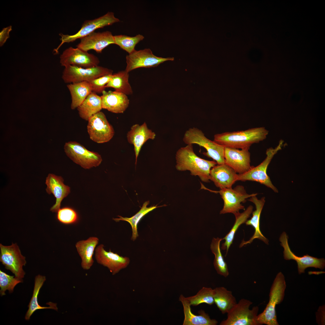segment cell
Here are the masks:
<instances>
[{
  "mask_svg": "<svg viewBox=\"0 0 325 325\" xmlns=\"http://www.w3.org/2000/svg\"><path fill=\"white\" fill-rule=\"evenodd\" d=\"M176 169L180 171H189L192 175L198 176L204 182H209L210 172L215 166V161L202 159L194 153L193 144H188L180 148L175 155Z\"/></svg>",
  "mask_w": 325,
  "mask_h": 325,
  "instance_id": "1",
  "label": "cell"
},
{
  "mask_svg": "<svg viewBox=\"0 0 325 325\" xmlns=\"http://www.w3.org/2000/svg\"><path fill=\"white\" fill-rule=\"evenodd\" d=\"M268 131L264 127L215 134L214 141L224 147L249 150L253 144L265 139Z\"/></svg>",
  "mask_w": 325,
  "mask_h": 325,
  "instance_id": "2",
  "label": "cell"
},
{
  "mask_svg": "<svg viewBox=\"0 0 325 325\" xmlns=\"http://www.w3.org/2000/svg\"><path fill=\"white\" fill-rule=\"evenodd\" d=\"M286 286L284 276L280 272L276 275L271 287L268 304L263 311L257 315V320L258 325H279L276 306L283 300Z\"/></svg>",
  "mask_w": 325,
  "mask_h": 325,
  "instance_id": "3",
  "label": "cell"
},
{
  "mask_svg": "<svg viewBox=\"0 0 325 325\" xmlns=\"http://www.w3.org/2000/svg\"><path fill=\"white\" fill-rule=\"evenodd\" d=\"M187 145L196 144L206 149L203 154L212 159L218 165L225 164L224 147L206 138L203 132L196 127L190 128L184 134L183 138Z\"/></svg>",
  "mask_w": 325,
  "mask_h": 325,
  "instance_id": "4",
  "label": "cell"
},
{
  "mask_svg": "<svg viewBox=\"0 0 325 325\" xmlns=\"http://www.w3.org/2000/svg\"><path fill=\"white\" fill-rule=\"evenodd\" d=\"M252 302L242 299L240 300L227 313V318L221 322L220 325H258L257 319L258 306H250Z\"/></svg>",
  "mask_w": 325,
  "mask_h": 325,
  "instance_id": "5",
  "label": "cell"
},
{
  "mask_svg": "<svg viewBox=\"0 0 325 325\" xmlns=\"http://www.w3.org/2000/svg\"><path fill=\"white\" fill-rule=\"evenodd\" d=\"M283 143V140H281L278 145L275 148L270 147L268 149L266 152V157L264 160L257 166H252L246 172L242 174H238L237 181H256L271 188L275 192L278 193L277 189L273 184L268 175L267 170L274 155L282 149Z\"/></svg>",
  "mask_w": 325,
  "mask_h": 325,
  "instance_id": "6",
  "label": "cell"
},
{
  "mask_svg": "<svg viewBox=\"0 0 325 325\" xmlns=\"http://www.w3.org/2000/svg\"><path fill=\"white\" fill-rule=\"evenodd\" d=\"M120 21L119 19L115 17L114 13L111 12H108L104 15L94 19L86 20L76 33L72 35L60 33L59 35L61 37L60 39L61 42L53 51L55 52V54H57L58 52L59 49L63 43L73 42L78 39H81L88 35L94 32L96 29L111 25Z\"/></svg>",
  "mask_w": 325,
  "mask_h": 325,
  "instance_id": "7",
  "label": "cell"
},
{
  "mask_svg": "<svg viewBox=\"0 0 325 325\" xmlns=\"http://www.w3.org/2000/svg\"><path fill=\"white\" fill-rule=\"evenodd\" d=\"M64 149L68 157L85 169L98 166L102 161L101 155L98 153L88 150L76 141L66 142Z\"/></svg>",
  "mask_w": 325,
  "mask_h": 325,
  "instance_id": "8",
  "label": "cell"
},
{
  "mask_svg": "<svg viewBox=\"0 0 325 325\" xmlns=\"http://www.w3.org/2000/svg\"><path fill=\"white\" fill-rule=\"evenodd\" d=\"M201 188L220 195L224 201L223 208L220 212L221 214L227 213L234 214L239 212L241 209L245 210L244 206L241 203H245L247 198L257 194V193L248 194L242 185H237L234 188H225L217 191L209 190L202 186Z\"/></svg>",
  "mask_w": 325,
  "mask_h": 325,
  "instance_id": "9",
  "label": "cell"
},
{
  "mask_svg": "<svg viewBox=\"0 0 325 325\" xmlns=\"http://www.w3.org/2000/svg\"><path fill=\"white\" fill-rule=\"evenodd\" d=\"M0 248V261L6 269L14 274L15 277L23 280L25 274L23 267L25 265L26 261L19 246L16 243H12L9 246H5L1 243Z\"/></svg>",
  "mask_w": 325,
  "mask_h": 325,
  "instance_id": "10",
  "label": "cell"
},
{
  "mask_svg": "<svg viewBox=\"0 0 325 325\" xmlns=\"http://www.w3.org/2000/svg\"><path fill=\"white\" fill-rule=\"evenodd\" d=\"M62 78L66 83L89 82L104 76L113 74L112 70L100 66L83 68L69 65L65 67Z\"/></svg>",
  "mask_w": 325,
  "mask_h": 325,
  "instance_id": "11",
  "label": "cell"
},
{
  "mask_svg": "<svg viewBox=\"0 0 325 325\" xmlns=\"http://www.w3.org/2000/svg\"><path fill=\"white\" fill-rule=\"evenodd\" d=\"M87 126L90 139L98 143L109 141L113 137L115 132L104 113L99 112L92 116L88 121Z\"/></svg>",
  "mask_w": 325,
  "mask_h": 325,
  "instance_id": "12",
  "label": "cell"
},
{
  "mask_svg": "<svg viewBox=\"0 0 325 325\" xmlns=\"http://www.w3.org/2000/svg\"><path fill=\"white\" fill-rule=\"evenodd\" d=\"M127 65L125 71L129 73L136 69L157 67L168 60L173 61L174 57L163 58L154 55L149 48L135 50L126 57Z\"/></svg>",
  "mask_w": 325,
  "mask_h": 325,
  "instance_id": "13",
  "label": "cell"
},
{
  "mask_svg": "<svg viewBox=\"0 0 325 325\" xmlns=\"http://www.w3.org/2000/svg\"><path fill=\"white\" fill-rule=\"evenodd\" d=\"M60 58L61 65L65 67L70 65L89 68L98 66L100 62L98 58L93 54L72 47L65 50Z\"/></svg>",
  "mask_w": 325,
  "mask_h": 325,
  "instance_id": "14",
  "label": "cell"
},
{
  "mask_svg": "<svg viewBox=\"0 0 325 325\" xmlns=\"http://www.w3.org/2000/svg\"><path fill=\"white\" fill-rule=\"evenodd\" d=\"M288 236L285 232L282 233L279 238L280 245L283 248V256L286 260L292 259L297 262L299 274L304 273L308 267H314L323 269L325 266L323 258H318L306 254L302 257L296 255L291 250L288 243Z\"/></svg>",
  "mask_w": 325,
  "mask_h": 325,
  "instance_id": "15",
  "label": "cell"
},
{
  "mask_svg": "<svg viewBox=\"0 0 325 325\" xmlns=\"http://www.w3.org/2000/svg\"><path fill=\"white\" fill-rule=\"evenodd\" d=\"M95 257L99 264L107 267L113 275L118 273L121 270L126 268L129 264V258L120 256L117 253L106 251L104 245L101 244L95 250Z\"/></svg>",
  "mask_w": 325,
  "mask_h": 325,
  "instance_id": "16",
  "label": "cell"
},
{
  "mask_svg": "<svg viewBox=\"0 0 325 325\" xmlns=\"http://www.w3.org/2000/svg\"><path fill=\"white\" fill-rule=\"evenodd\" d=\"M225 164L234 169L238 174L245 173L249 170L250 154L248 149H239L224 147Z\"/></svg>",
  "mask_w": 325,
  "mask_h": 325,
  "instance_id": "17",
  "label": "cell"
},
{
  "mask_svg": "<svg viewBox=\"0 0 325 325\" xmlns=\"http://www.w3.org/2000/svg\"><path fill=\"white\" fill-rule=\"evenodd\" d=\"M77 48L85 51L93 50L98 53L109 45L115 44L114 36L108 31L102 32H94L81 38Z\"/></svg>",
  "mask_w": 325,
  "mask_h": 325,
  "instance_id": "18",
  "label": "cell"
},
{
  "mask_svg": "<svg viewBox=\"0 0 325 325\" xmlns=\"http://www.w3.org/2000/svg\"><path fill=\"white\" fill-rule=\"evenodd\" d=\"M63 181L62 177L53 174H48L46 178L45 182L47 186L46 191L49 194H52L56 199L55 203L50 209L52 212H57L60 208L62 200L70 192V187L65 185Z\"/></svg>",
  "mask_w": 325,
  "mask_h": 325,
  "instance_id": "19",
  "label": "cell"
},
{
  "mask_svg": "<svg viewBox=\"0 0 325 325\" xmlns=\"http://www.w3.org/2000/svg\"><path fill=\"white\" fill-rule=\"evenodd\" d=\"M156 136L155 133L148 128L145 122L141 125L135 124L131 127L127 134V138L128 142L134 146L136 165L143 145L149 139L154 140Z\"/></svg>",
  "mask_w": 325,
  "mask_h": 325,
  "instance_id": "20",
  "label": "cell"
},
{
  "mask_svg": "<svg viewBox=\"0 0 325 325\" xmlns=\"http://www.w3.org/2000/svg\"><path fill=\"white\" fill-rule=\"evenodd\" d=\"M238 174L225 164L215 165L210 172V180L220 189L232 188L237 181Z\"/></svg>",
  "mask_w": 325,
  "mask_h": 325,
  "instance_id": "21",
  "label": "cell"
},
{
  "mask_svg": "<svg viewBox=\"0 0 325 325\" xmlns=\"http://www.w3.org/2000/svg\"><path fill=\"white\" fill-rule=\"evenodd\" d=\"M256 196V195L252 196L249 199V201L255 204L256 209L252 212L251 218L249 220H247L245 223L247 225L252 226L254 228L255 232L253 235L248 241H242L240 245V247L248 244L251 243L256 239H259L266 244H268V240L263 235L260 228V217L265 202V197H262L261 199L259 200Z\"/></svg>",
  "mask_w": 325,
  "mask_h": 325,
  "instance_id": "22",
  "label": "cell"
},
{
  "mask_svg": "<svg viewBox=\"0 0 325 325\" xmlns=\"http://www.w3.org/2000/svg\"><path fill=\"white\" fill-rule=\"evenodd\" d=\"M101 96L102 107L112 113H122L128 108L129 100L127 95L116 91L105 90Z\"/></svg>",
  "mask_w": 325,
  "mask_h": 325,
  "instance_id": "23",
  "label": "cell"
},
{
  "mask_svg": "<svg viewBox=\"0 0 325 325\" xmlns=\"http://www.w3.org/2000/svg\"><path fill=\"white\" fill-rule=\"evenodd\" d=\"M179 300L181 302L183 308L184 319L183 325H216L218 321L211 319L209 315L204 311L201 310L199 312V315L192 313L191 305L182 295H180Z\"/></svg>",
  "mask_w": 325,
  "mask_h": 325,
  "instance_id": "24",
  "label": "cell"
},
{
  "mask_svg": "<svg viewBox=\"0 0 325 325\" xmlns=\"http://www.w3.org/2000/svg\"><path fill=\"white\" fill-rule=\"evenodd\" d=\"M99 239L90 237L85 240L78 241L76 244L77 251L81 259V266L85 270L89 269L93 264V256Z\"/></svg>",
  "mask_w": 325,
  "mask_h": 325,
  "instance_id": "25",
  "label": "cell"
},
{
  "mask_svg": "<svg viewBox=\"0 0 325 325\" xmlns=\"http://www.w3.org/2000/svg\"><path fill=\"white\" fill-rule=\"evenodd\" d=\"M102 109L101 96L92 92L77 108L80 117L88 121L93 115L100 112Z\"/></svg>",
  "mask_w": 325,
  "mask_h": 325,
  "instance_id": "26",
  "label": "cell"
},
{
  "mask_svg": "<svg viewBox=\"0 0 325 325\" xmlns=\"http://www.w3.org/2000/svg\"><path fill=\"white\" fill-rule=\"evenodd\" d=\"M67 86L71 95V108L72 110L77 108L92 92L91 86L88 82L70 83Z\"/></svg>",
  "mask_w": 325,
  "mask_h": 325,
  "instance_id": "27",
  "label": "cell"
},
{
  "mask_svg": "<svg viewBox=\"0 0 325 325\" xmlns=\"http://www.w3.org/2000/svg\"><path fill=\"white\" fill-rule=\"evenodd\" d=\"M45 280L46 277L45 276L38 275L36 277L32 295L28 305V309L25 316L26 320H29L32 315L38 310L48 308L57 310L56 303L49 302L48 307L42 306L38 303V296L40 290Z\"/></svg>",
  "mask_w": 325,
  "mask_h": 325,
  "instance_id": "28",
  "label": "cell"
},
{
  "mask_svg": "<svg viewBox=\"0 0 325 325\" xmlns=\"http://www.w3.org/2000/svg\"><path fill=\"white\" fill-rule=\"evenodd\" d=\"M214 303L223 314L227 313L237 303L231 291L224 287L214 289Z\"/></svg>",
  "mask_w": 325,
  "mask_h": 325,
  "instance_id": "29",
  "label": "cell"
},
{
  "mask_svg": "<svg viewBox=\"0 0 325 325\" xmlns=\"http://www.w3.org/2000/svg\"><path fill=\"white\" fill-rule=\"evenodd\" d=\"M149 201L145 202L140 210L131 217H123L121 216L118 215L119 218H113V219L116 222L122 221H126L129 223L131 226L132 231V235L131 239L133 241L136 240L138 236L137 228L138 224L143 217L156 208L164 206V205L160 206H157V205H156L147 207V206L149 204Z\"/></svg>",
  "mask_w": 325,
  "mask_h": 325,
  "instance_id": "30",
  "label": "cell"
},
{
  "mask_svg": "<svg viewBox=\"0 0 325 325\" xmlns=\"http://www.w3.org/2000/svg\"><path fill=\"white\" fill-rule=\"evenodd\" d=\"M253 209V206L250 205L242 213L238 212L234 214L236 218L234 224L229 232L222 239V240H225V242L222 244L221 249L223 250H226L225 255H227L229 249L232 244L236 232L240 226L247 221L252 212Z\"/></svg>",
  "mask_w": 325,
  "mask_h": 325,
  "instance_id": "31",
  "label": "cell"
},
{
  "mask_svg": "<svg viewBox=\"0 0 325 325\" xmlns=\"http://www.w3.org/2000/svg\"><path fill=\"white\" fill-rule=\"evenodd\" d=\"M129 76L128 73L125 70L113 74L105 88H113L115 91L126 95L131 94L133 91L128 82Z\"/></svg>",
  "mask_w": 325,
  "mask_h": 325,
  "instance_id": "32",
  "label": "cell"
},
{
  "mask_svg": "<svg viewBox=\"0 0 325 325\" xmlns=\"http://www.w3.org/2000/svg\"><path fill=\"white\" fill-rule=\"evenodd\" d=\"M222 238H213L210 245L212 252L215 255L214 265L217 273L224 277H227L229 273L228 266L221 253L220 243Z\"/></svg>",
  "mask_w": 325,
  "mask_h": 325,
  "instance_id": "33",
  "label": "cell"
},
{
  "mask_svg": "<svg viewBox=\"0 0 325 325\" xmlns=\"http://www.w3.org/2000/svg\"><path fill=\"white\" fill-rule=\"evenodd\" d=\"M115 44L119 46L121 48L130 54L135 50L136 45L144 37L141 34L135 36H129L125 35L114 36Z\"/></svg>",
  "mask_w": 325,
  "mask_h": 325,
  "instance_id": "34",
  "label": "cell"
},
{
  "mask_svg": "<svg viewBox=\"0 0 325 325\" xmlns=\"http://www.w3.org/2000/svg\"><path fill=\"white\" fill-rule=\"evenodd\" d=\"M214 289L210 287H202L195 295L185 297L191 305L196 306L202 303L211 305L214 303Z\"/></svg>",
  "mask_w": 325,
  "mask_h": 325,
  "instance_id": "35",
  "label": "cell"
},
{
  "mask_svg": "<svg viewBox=\"0 0 325 325\" xmlns=\"http://www.w3.org/2000/svg\"><path fill=\"white\" fill-rule=\"evenodd\" d=\"M23 282V280L19 279L13 276L9 275L0 270V290L1 296L5 295V292L8 290L9 293L13 292L15 286L18 283Z\"/></svg>",
  "mask_w": 325,
  "mask_h": 325,
  "instance_id": "36",
  "label": "cell"
},
{
  "mask_svg": "<svg viewBox=\"0 0 325 325\" xmlns=\"http://www.w3.org/2000/svg\"><path fill=\"white\" fill-rule=\"evenodd\" d=\"M56 217L60 223L66 225L76 223L79 220L77 212L73 208L65 207L60 208L57 212Z\"/></svg>",
  "mask_w": 325,
  "mask_h": 325,
  "instance_id": "37",
  "label": "cell"
},
{
  "mask_svg": "<svg viewBox=\"0 0 325 325\" xmlns=\"http://www.w3.org/2000/svg\"><path fill=\"white\" fill-rule=\"evenodd\" d=\"M113 74L104 76L88 82L92 88V92L95 93H102L105 90V86L111 78Z\"/></svg>",
  "mask_w": 325,
  "mask_h": 325,
  "instance_id": "38",
  "label": "cell"
},
{
  "mask_svg": "<svg viewBox=\"0 0 325 325\" xmlns=\"http://www.w3.org/2000/svg\"><path fill=\"white\" fill-rule=\"evenodd\" d=\"M12 30V26H10L3 29L0 32V46H2L9 37V33Z\"/></svg>",
  "mask_w": 325,
  "mask_h": 325,
  "instance_id": "39",
  "label": "cell"
}]
</instances>
